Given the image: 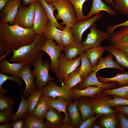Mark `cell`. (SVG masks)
<instances>
[{
	"label": "cell",
	"mask_w": 128,
	"mask_h": 128,
	"mask_svg": "<svg viewBox=\"0 0 128 128\" xmlns=\"http://www.w3.org/2000/svg\"><path fill=\"white\" fill-rule=\"evenodd\" d=\"M36 34L32 28H23L17 24L0 23V60L14 49L32 43Z\"/></svg>",
	"instance_id": "1"
},
{
	"label": "cell",
	"mask_w": 128,
	"mask_h": 128,
	"mask_svg": "<svg viewBox=\"0 0 128 128\" xmlns=\"http://www.w3.org/2000/svg\"><path fill=\"white\" fill-rule=\"evenodd\" d=\"M46 40L43 35L37 34L32 43L13 50L11 52L12 57L8 60L21 63L24 65L33 66L41 52V48Z\"/></svg>",
	"instance_id": "2"
},
{
	"label": "cell",
	"mask_w": 128,
	"mask_h": 128,
	"mask_svg": "<svg viewBox=\"0 0 128 128\" xmlns=\"http://www.w3.org/2000/svg\"><path fill=\"white\" fill-rule=\"evenodd\" d=\"M56 8L57 14L55 17L57 20L61 19V25H65L72 27L78 22L76 13L73 5L68 0H60L51 4Z\"/></svg>",
	"instance_id": "3"
},
{
	"label": "cell",
	"mask_w": 128,
	"mask_h": 128,
	"mask_svg": "<svg viewBox=\"0 0 128 128\" xmlns=\"http://www.w3.org/2000/svg\"><path fill=\"white\" fill-rule=\"evenodd\" d=\"M43 54V53L41 52L34 65V69L32 71V73L36 77L35 82L38 89H41L47 85L49 82L55 80V78L49 74V62L43 61L42 59Z\"/></svg>",
	"instance_id": "4"
},
{
	"label": "cell",
	"mask_w": 128,
	"mask_h": 128,
	"mask_svg": "<svg viewBox=\"0 0 128 128\" xmlns=\"http://www.w3.org/2000/svg\"><path fill=\"white\" fill-rule=\"evenodd\" d=\"M57 43L52 40L46 39L40 49L49 56L51 60L50 69L57 77L59 68V58L64 46L59 44L57 45Z\"/></svg>",
	"instance_id": "5"
},
{
	"label": "cell",
	"mask_w": 128,
	"mask_h": 128,
	"mask_svg": "<svg viewBox=\"0 0 128 128\" xmlns=\"http://www.w3.org/2000/svg\"><path fill=\"white\" fill-rule=\"evenodd\" d=\"M36 2L27 7L20 5L14 20V24H17L25 28H32L35 12Z\"/></svg>",
	"instance_id": "6"
},
{
	"label": "cell",
	"mask_w": 128,
	"mask_h": 128,
	"mask_svg": "<svg viewBox=\"0 0 128 128\" xmlns=\"http://www.w3.org/2000/svg\"><path fill=\"white\" fill-rule=\"evenodd\" d=\"M81 63V56L71 60L68 59L64 53H61L59 59L58 73L57 76L59 82L62 83L69 75L79 66Z\"/></svg>",
	"instance_id": "7"
},
{
	"label": "cell",
	"mask_w": 128,
	"mask_h": 128,
	"mask_svg": "<svg viewBox=\"0 0 128 128\" xmlns=\"http://www.w3.org/2000/svg\"><path fill=\"white\" fill-rule=\"evenodd\" d=\"M90 33L87 34L86 38L82 42L85 51L93 47L101 46V42L109 39L111 35L107 32L104 33L98 30L95 23L90 27Z\"/></svg>",
	"instance_id": "8"
},
{
	"label": "cell",
	"mask_w": 128,
	"mask_h": 128,
	"mask_svg": "<svg viewBox=\"0 0 128 128\" xmlns=\"http://www.w3.org/2000/svg\"><path fill=\"white\" fill-rule=\"evenodd\" d=\"M109 39V45L122 52L128 57V26L113 32Z\"/></svg>",
	"instance_id": "9"
},
{
	"label": "cell",
	"mask_w": 128,
	"mask_h": 128,
	"mask_svg": "<svg viewBox=\"0 0 128 128\" xmlns=\"http://www.w3.org/2000/svg\"><path fill=\"white\" fill-rule=\"evenodd\" d=\"M110 95L103 93L96 95L90 99L95 113L102 115L117 112L111 108L109 100L112 98Z\"/></svg>",
	"instance_id": "10"
},
{
	"label": "cell",
	"mask_w": 128,
	"mask_h": 128,
	"mask_svg": "<svg viewBox=\"0 0 128 128\" xmlns=\"http://www.w3.org/2000/svg\"><path fill=\"white\" fill-rule=\"evenodd\" d=\"M42 89L43 94L54 98L61 96L68 101H72L73 95L72 91H69L63 86L59 87L52 81L49 82L47 85Z\"/></svg>",
	"instance_id": "11"
},
{
	"label": "cell",
	"mask_w": 128,
	"mask_h": 128,
	"mask_svg": "<svg viewBox=\"0 0 128 128\" xmlns=\"http://www.w3.org/2000/svg\"><path fill=\"white\" fill-rule=\"evenodd\" d=\"M48 19L44 8L39 1L36 2L32 29L36 34L42 35Z\"/></svg>",
	"instance_id": "12"
},
{
	"label": "cell",
	"mask_w": 128,
	"mask_h": 128,
	"mask_svg": "<svg viewBox=\"0 0 128 128\" xmlns=\"http://www.w3.org/2000/svg\"><path fill=\"white\" fill-rule=\"evenodd\" d=\"M103 15V14L100 12L92 18L80 21L73 25L71 27L74 37V42L82 43V36L84 32Z\"/></svg>",
	"instance_id": "13"
},
{
	"label": "cell",
	"mask_w": 128,
	"mask_h": 128,
	"mask_svg": "<svg viewBox=\"0 0 128 128\" xmlns=\"http://www.w3.org/2000/svg\"><path fill=\"white\" fill-rule=\"evenodd\" d=\"M96 73L91 71L81 82L77 85L76 88L82 89L88 87L94 86L103 88L106 90L119 87L116 82L104 83L100 81L96 77Z\"/></svg>",
	"instance_id": "14"
},
{
	"label": "cell",
	"mask_w": 128,
	"mask_h": 128,
	"mask_svg": "<svg viewBox=\"0 0 128 128\" xmlns=\"http://www.w3.org/2000/svg\"><path fill=\"white\" fill-rule=\"evenodd\" d=\"M22 0H10L0 13V21L14 25V19Z\"/></svg>",
	"instance_id": "15"
},
{
	"label": "cell",
	"mask_w": 128,
	"mask_h": 128,
	"mask_svg": "<svg viewBox=\"0 0 128 128\" xmlns=\"http://www.w3.org/2000/svg\"><path fill=\"white\" fill-rule=\"evenodd\" d=\"M31 67L29 65H24L18 75V77L23 80L26 84V88L22 94L25 98L37 89L36 84L34 82L35 76L31 71Z\"/></svg>",
	"instance_id": "16"
},
{
	"label": "cell",
	"mask_w": 128,
	"mask_h": 128,
	"mask_svg": "<svg viewBox=\"0 0 128 128\" xmlns=\"http://www.w3.org/2000/svg\"><path fill=\"white\" fill-rule=\"evenodd\" d=\"M48 98L50 107L59 112H63L65 115L63 122L71 124L70 118L67 112V107L72 102L66 100L61 96L57 97L56 99L51 97H49Z\"/></svg>",
	"instance_id": "17"
},
{
	"label": "cell",
	"mask_w": 128,
	"mask_h": 128,
	"mask_svg": "<svg viewBox=\"0 0 128 128\" xmlns=\"http://www.w3.org/2000/svg\"><path fill=\"white\" fill-rule=\"evenodd\" d=\"M87 97L77 98L78 106L81 115L82 122L94 115L95 114L90 99Z\"/></svg>",
	"instance_id": "18"
},
{
	"label": "cell",
	"mask_w": 128,
	"mask_h": 128,
	"mask_svg": "<svg viewBox=\"0 0 128 128\" xmlns=\"http://www.w3.org/2000/svg\"><path fill=\"white\" fill-rule=\"evenodd\" d=\"M50 107L46 114L45 123L47 128H61L64 119L61 117L59 111Z\"/></svg>",
	"instance_id": "19"
},
{
	"label": "cell",
	"mask_w": 128,
	"mask_h": 128,
	"mask_svg": "<svg viewBox=\"0 0 128 128\" xmlns=\"http://www.w3.org/2000/svg\"><path fill=\"white\" fill-rule=\"evenodd\" d=\"M105 68H113L118 69L123 72H124V68L121 66L113 59V55L110 54L105 58L101 57L97 64L92 68L91 71L96 73L102 69Z\"/></svg>",
	"instance_id": "20"
},
{
	"label": "cell",
	"mask_w": 128,
	"mask_h": 128,
	"mask_svg": "<svg viewBox=\"0 0 128 128\" xmlns=\"http://www.w3.org/2000/svg\"><path fill=\"white\" fill-rule=\"evenodd\" d=\"M0 62V72L7 74L18 77L19 73L24 64L19 63H11L5 58L2 59Z\"/></svg>",
	"instance_id": "21"
},
{
	"label": "cell",
	"mask_w": 128,
	"mask_h": 128,
	"mask_svg": "<svg viewBox=\"0 0 128 128\" xmlns=\"http://www.w3.org/2000/svg\"><path fill=\"white\" fill-rule=\"evenodd\" d=\"M50 107L48 97L43 94L31 116L43 121Z\"/></svg>",
	"instance_id": "22"
},
{
	"label": "cell",
	"mask_w": 128,
	"mask_h": 128,
	"mask_svg": "<svg viewBox=\"0 0 128 128\" xmlns=\"http://www.w3.org/2000/svg\"><path fill=\"white\" fill-rule=\"evenodd\" d=\"M62 32V30L58 28L48 20L43 35L46 39L55 40L58 44L63 46L61 38Z\"/></svg>",
	"instance_id": "23"
},
{
	"label": "cell",
	"mask_w": 128,
	"mask_h": 128,
	"mask_svg": "<svg viewBox=\"0 0 128 128\" xmlns=\"http://www.w3.org/2000/svg\"><path fill=\"white\" fill-rule=\"evenodd\" d=\"M91 9L87 15L85 16L86 20L91 18L93 15L104 11L111 15H116V13L114 10L107 6L101 0H92Z\"/></svg>",
	"instance_id": "24"
},
{
	"label": "cell",
	"mask_w": 128,
	"mask_h": 128,
	"mask_svg": "<svg viewBox=\"0 0 128 128\" xmlns=\"http://www.w3.org/2000/svg\"><path fill=\"white\" fill-rule=\"evenodd\" d=\"M69 104L67 110L70 118L71 124L74 128H78L82 122L81 116L78 106L77 98Z\"/></svg>",
	"instance_id": "25"
},
{
	"label": "cell",
	"mask_w": 128,
	"mask_h": 128,
	"mask_svg": "<svg viewBox=\"0 0 128 128\" xmlns=\"http://www.w3.org/2000/svg\"><path fill=\"white\" fill-rule=\"evenodd\" d=\"M83 80L79 66L69 75L62 83V86L67 90L71 91L73 87L81 82Z\"/></svg>",
	"instance_id": "26"
},
{
	"label": "cell",
	"mask_w": 128,
	"mask_h": 128,
	"mask_svg": "<svg viewBox=\"0 0 128 128\" xmlns=\"http://www.w3.org/2000/svg\"><path fill=\"white\" fill-rule=\"evenodd\" d=\"M63 51L66 58L71 60L76 59L86 51L82 43L74 42L69 46L64 47Z\"/></svg>",
	"instance_id": "27"
},
{
	"label": "cell",
	"mask_w": 128,
	"mask_h": 128,
	"mask_svg": "<svg viewBox=\"0 0 128 128\" xmlns=\"http://www.w3.org/2000/svg\"><path fill=\"white\" fill-rule=\"evenodd\" d=\"M105 90L103 88L93 86L88 87L82 89L73 88L71 91L74 99L82 97H89L91 98Z\"/></svg>",
	"instance_id": "28"
},
{
	"label": "cell",
	"mask_w": 128,
	"mask_h": 128,
	"mask_svg": "<svg viewBox=\"0 0 128 128\" xmlns=\"http://www.w3.org/2000/svg\"><path fill=\"white\" fill-rule=\"evenodd\" d=\"M99 121L101 126L105 128H119V123L117 112L103 114Z\"/></svg>",
	"instance_id": "29"
},
{
	"label": "cell",
	"mask_w": 128,
	"mask_h": 128,
	"mask_svg": "<svg viewBox=\"0 0 128 128\" xmlns=\"http://www.w3.org/2000/svg\"><path fill=\"white\" fill-rule=\"evenodd\" d=\"M105 49V47L100 46L93 47L85 51L86 55L92 68L96 65Z\"/></svg>",
	"instance_id": "30"
},
{
	"label": "cell",
	"mask_w": 128,
	"mask_h": 128,
	"mask_svg": "<svg viewBox=\"0 0 128 128\" xmlns=\"http://www.w3.org/2000/svg\"><path fill=\"white\" fill-rule=\"evenodd\" d=\"M98 80L104 83L110 82H117L119 87L126 86L128 84V72H123L122 73H117L116 76L112 78H106L99 76H97Z\"/></svg>",
	"instance_id": "31"
},
{
	"label": "cell",
	"mask_w": 128,
	"mask_h": 128,
	"mask_svg": "<svg viewBox=\"0 0 128 128\" xmlns=\"http://www.w3.org/2000/svg\"><path fill=\"white\" fill-rule=\"evenodd\" d=\"M43 95L42 88L33 91L27 99V114L31 116Z\"/></svg>",
	"instance_id": "32"
},
{
	"label": "cell",
	"mask_w": 128,
	"mask_h": 128,
	"mask_svg": "<svg viewBox=\"0 0 128 128\" xmlns=\"http://www.w3.org/2000/svg\"><path fill=\"white\" fill-rule=\"evenodd\" d=\"M39 2L44 9L48 20L54 24L58 28L62 30L64 27L58 23L54 15V12L56 9L51 4H49L45 0H39Z\"/></svg>",
	"instance_id": "33"
},
{
	"label": "cell",
	"mask_w": 128,
	"mask_h": 128,
	"mask_svg": "<svg viewBox=\"0 0 128 128\" xmlns=\"http://www.w3.org/2000/svg\"><path fill=\"white\" fill-rule=\"evenodd\" d=\"M105 51L110 53L114 56L118 64L124 68H128V57L122 52L110 45L105 47Z\"/></svg>",
	"instance_id": "34"
},
{
	"label": "cell",
	"mask_w": 128,
	"mask_h": 128,
	"mask_svg": "<svg viewBox=\"0 0 128 128\" xmlns=\"http://www.w3.org/2000/svg\"><path fill=\"white\" fill-rule=\"evenodd\" d=\"M80 55L81 65L80 66V70L83 79L91 72L92 67L85 52H83Z\"/></svg>",
	"instance_id": "35"
},
{
	"label": "cell",
	"mask_w": 128,
	"mask_h": 128,
	"mask_svg": "<svg viewBox=\"0 0 128 128\" xmlns=\"http://www.w3.org/2000/svg\"><path fill=\"white\" fill-rule=\"evenodd\" d=\"M63 46L66 47L74 42V38L71 27L66 25L62 30L61 37Z\"/></svg>",
	"instance_id": "36"
},
{
	"label": "cell",
	"mask_w": 128,
	"mask_h": 128,
	"mask_svg": "<svg viewBox=\"0 0 128 128\" xmlns=\"http://www.w3.org/2000/svg\"><path fill=\"white\" fill-rule=\"evenodd\" d=\"M102 92L110 96H115L128 99V84L119 88L106 90Z\"/></svg>",
	"instance_id": "37"
},
{
	"label": "cell",
	"mask_w": 128,
	"mask_h": 128,
	"mask_svg": "<svg viewBox=\"0 0 128 128\" xmlns=\"http://www.w3.org/2000/svg\"><path fill=\"white\" fill-rule=\"evenodd\" d=\"M26 124L25 128H47L43 121L38 119L27 114L25 116Z\"/></svg>",
	"instance_id": "38"
},
{
	"label": "cell",
	"mask_w": 128,
	"mask_h": 128,
	"mask_svg": "<svg viewBox=\"0 0 128 128\" xmlns=\"http://www.w3.org/2000/svg\"><path fill=\"white\" fill-rule=\"evenodd\" d=\"M21 101L19 105V107L17 111L12 116L11 119L13 121L22 117H24L27 114V99L22 94H20Z\"/></svg>",
	"instance_id": "39"
},
{
	"label": "cell",
	"mask_w": 128,
	"mask_h": 128,
	"mask_svg": "<svg viewBox=\"0 0 128 128\" xmlns=\"http://www.w3.org/2000/svg\"><path fill=\"white\" fill-rule=\"evenodd\" d=\"M19 78V77L12 75L9 76L0 72V95H5L7 92L6 89L2 88V85L7 80L15 82L21 87L23 81L22 79Z\"/></svg>",
	"instance_id": "40"
},
{
	"label": "cell",
	"mask_w": 128,
	"mask_h": 128,
	"mask_svg": "<svg viewBox=\"0 0 128 128\" xmlns=\"http://www.w3.org/2000/svg\"><path fill=\"white\" fill-rule=\"evenodd\" d=\"M73 6L76 11L78 22L86 20L85 16L83 14L82 8L83 5L86 1L92 0H68Z\"/></svg>",
	"instance_id": "41"
},
{
	"label": "cell",
	"mask_w": 128,
	"mask_h": 128,
	"mask_svg": "<svg viewBox=\"0 0 128 128\" xmlns=\"http://www.w3.org/2000/svg\"><path fill=\"white\" fill-rule=\"evenodd\" d=\"M14 105V99L5 95H0V111L12 110Z\"/></svg>",
	"instance_id": "42"
},
{
	"label": "cell",
	"mask_w": 128,
	"mask_h": 128,
	"mask_svg": "<svg viewBox=\"0 0 128 128\" xmlns=\"http://www.w3.org/2000/svg\"><path fill=\"white\" fill-rule=\"evenodd\" d=\"M114 8L119 13L128 15V0H113Z\"/></svg>",
	"instance_id": "43"
},
{
	"label": "cell",
	"mask_w": 128,
	"mask_h": 128,
	"mask_svg": "<svg viewBox=\"0 0 128 128\" xmlns=\"http://www.w3.org/2000/svg\"><path fill=\"white\" fill-rule=\"evenodd\" d=\"M112 97L109 101L111 107L118 105H128V99L115 96H112Z\"/></svg>",
	"instance_id": "44"
},
{
	"label": "cell",
	"mask_w": 128,
	"mask_h": 128,
	"mask_svg": "<svg viewBox=\"0 0 128 128\" xmlns=\"http://www.w3.org/2000/svg\"><path fill=\"white\" fill-rule=\"evenodd\" d=\"M14 114L12 110L0 111V123H9Z\"/></svg>",
	"instance_id": "45"
},
{
	"label": "cell",
	"mask_w": 128,
	"mask_h": 128,
	"mask_svg": "<svg viewBox=\"0 0 128 128\" xmlns=\"http://www.w3.org/2000/svg\"><path fill=\"white\" fill-rule=\"evenodd\" d=\"M101 114H98L96 116H92L87 119L81 123L79 128H91L94 122L99 117L102 115Z\"/></svg>",
	"instance_id": "46"
},
{
	"label": "cell",
	"mask_w": 128,
	"mask_h": 128,
	"mask_svg": "<svg viewBox=\"0 0 128 128\" xmlns=\"http://www.w3.org/2000/svg\"><path fill=\"white\" fill-rule=\"evenodd\" d=\"M119 123V128H128V119L123 113L117 112Z\"/></svg>",
	"instance_id": "47"
},
{
	"label": "cell",
	"mask_w": 128,
	"mask_h": 128,
	"mask_svg": "<svg viewBox=\"0 0 128 128\" xmlns=\"http://www.w3.org/2000/svg\"><path fill=\"white\" fill-rule=\"evenodd\" d=\"M11 124V128H25L26 124L25 116L13 121Z\"/></svg>",
	"instance_id": "48"
},
{
	"label": "cell",
	"mask_w": 128,
	"mask_h": 128,
	"mask_svg": "<svg viewBox=\"0 0 128 128\" xmlns=\"http://www.w3.org/2000/svg\"><path fill=\"white\" fill-rule=\"evenodd\" d=\"M128 26V20L123 23L117 24L114 25L110 26L107 27V32L110 34L113 32L115 29L118 27Z\"/></svg>",
	"instance_id": "49"
},
{
	"label": "cell",
	"mask_w": 128,
	"mask_h": 128,
	"mask_svg": "<svg viewBox=\"0 0 128 128\" xmlns=\"http://www.w3.org/2000/svg\"><path fill=\"white\" fill-rule=\"evenodd\" d=\"M114 108L117 112H122L128 117V105H118Z\"/></svg>",
	"instance_id": "50"
},
{
	"label": "cell",
	"mask_w": 128,
	"mask_h": 128,
	"mask_svg": "<svg viewBox=\"0 0 128 128\" xmlns=\"http://www.w3.org/2000/svg\"><path fill=\"white\" fill-rule=\"evenodd\" d=\"M10 0H0V10H2Z\"/></svg>",
	"instance_id": "51"
},
{
	"label": "cell",
	"mask_w": 128,
	"mask_h": 128,
	"mask_svg": "<svg viewBox=\"0 0 128 128\" xmlns=\"http://www.w3.org/2000/svg\"><path fill=\"white\" fill-rule=\"evenodd\" d=\"M39 0H23V3L25 5H28L31 4Z\"/></svg>",
	"instance_id": "52"
},
{
	"label": "cell",
	"mask_w": 128,
	"mask_h": 128,
	"mask_svg": "<svg viewBox=\"0 0 128 128\" xmlns=\"http://www.w3.org/2000/svg\"><path fill=\"white\" fill-rule=\"evenodd\" d=\"M0 128H11V124H9V123H5L0 124Z\"/></svg>",
	"instance_id": "53"
},
{
	"label": "cell",
	"mask_w": 128,
	"mask_h": 128,
	"mask_svg": "<svg viewBox=\"0 0 128 128\" xmlns=\"http://www.w3.org/2000/svg\"><path fill=\"white\" fill-rule=\"evenodd\" d=\"M74 127L71 124H69L67 123L63 122L61 128H74Z\"/></svg>",
	"instance_id": "54"
},
{
	"label": "cell",
	"mask_w": 128,
	"mask_h": 128,
	"mask_svg": "<svg viewBox=\"0 0 128 128\" xmlns=\"http://www.w3.org/2000/svg\"><path fill=\"white\" fill-rule=\"evenodd\" d=\"M104 0L106 3L109 4H111L112 7H114V5L113 0Z\"/></svg>",
	"instance_id": "55"
},
{
	"label": "cell",
	"mask_w": 128,
	"mask_h": 128,
	"mask_svg": "<svg viewBox=\"0 0 128 128\" xmlns=\"http://www.w3.org/2000/svg\"><path fill=\"white\" fill-rule=\"evenodd\" d=\"M45 1L49 4H52L57 2L60 0H45Z\"/></svg>",
	"instance_id": "56"
},
{
	"label": "cell",
	"mask_w": 128,
	"mask_h": 128,
	"mask_svg": "<svg viewBox=\"0 0 128 128\" xmlns=\"http://www.w3.org/2000/svg\"><path fill=\"white\" fill-rule=\"evenodd\" d=\"M92 128H100L101 127L96 124H94L92 126Z\"/></svg>",
	"instance_id": "57"
},
{
	"label": "cell",
	"mask_w": 128,
	"mask_h": 128,
	"mask_svg": "<svg viewBox=\"0 0 128 128\" xmlns=\"http://www.w3.org/2000/svg\"><path fill=\"white\" fill-rule=\"evenodd\" d=\"M13 0V1H14V0Z\"/></svg>",
	"instance_id": "58"
}]
</instances>
